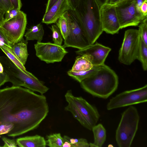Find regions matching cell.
<instances>
[{
    "mask_svg": "<svg viewBox=\"0 0 147 147\" xmlns=\"http://www.w3.org/2000/svg\"><path fill=\"white\" fill-rule=\"evenodd\" d=\"M46 97L26 88L13 86L0 89V125L11 123L7 136L14 138L37 127L47 116Z\"/></svg>",
    "mask_w": 147,
    "mask_h": 147,
    "instance_id": "6da1fadb",
    "label": "cell"
},
{
    "mask_svg": "<svg viewBox=\"0 0 147 147\" xmlns=\"http://www.w3.org/2000/svg\"><path fill=\"white\" fill-rule=\"evenodd\" d=\"M72 10L90 44L94 43L103 32L100 7L96 0H79Z\"/></svg>",
    "mask_w": 147,
    "mask_h": 147,
    "instance_id": "7a4b0ae2",
    "label": "cell"
},
{
    "mask_svg": "<svg viewBox=\"0 0 147 147\" xmlns=\"http://www.w3.org/2000/svg\"><path fill=\"white\" fill-rule=\"evenodd\" d=\"M82 88L93 96L106 99L117 90L118 77L115 72L105 64L80 83Z\"/></svg>",
    "mask_w": 147,
    "mask_h": 147,
    "instance_id": "3957f363",
    "label": "cell"
},
{
    "mask_svg": "<svg viewBox=\"0 0 147 147\" xmlns=\"http://www.w3.org/2000/svg\"><path fill=\"white\" fill-rule=\"evenodd\" d=\"M0 62L7 76L8 82H11L13 86H23L41 94L48 90V87L35 76H30L26 74L6 56H0Z\"/></svg>",
    "mask_w": 147,
    "mask_h": 147,
    "instance_id": "277c9868",
    "label": "cell"
},
{
    "mask_svg": "<svg viewBox=\"0 0 147 147\" xmlns=\"http://www.w3.org/2000/svg\"><path fill=\"white\" fill-rule=\"evenodd\" d=\"M140 119L137 109L132 105L122 113L115 134L119 147L131 146L138 129Z\"/></svg>",
    "mask_w": 147,
    "mask_h": 147,
    "instance_id": "5b68a950",
    "label": "cell"
},
{
    "mask_svg": "<svg viewBox=\"0 0 147 147\" xmlns=\"http://www.w3.org/2000/svg\"><path fill=\"white\" fill-rule=\"evenodd\" d=\"M65 97L69 99L77 108L81 117L80 123L86 129L92 130L100 117L96 107L90 104L82 97L74 96L70 90L67 91Z\"/></svg>",
    "mask_w": 147,
    "mask_h": 147,
    "instance_id": "8992f818",
    "label": "cell"
},
{
    "mask_svg": "<svg viewBox=\"0 0 147 147\" xmlns=\"http://www.w3.org/2000/svg\"><path fill=\"white\" fill-rule=\"evenodd\" d=\"M140 36L138 30L129 29L125 32L118 59L125 65H129L137 59Z\"/></svg>",
    "mask_w": 147,
    "mask_h": 147,
    "instance_id": "52a82bcc",
    "label": "cell"
},
{
    "mask_svg": "<svg viewBox=\"0 0 147 147\" xmlns=\"http://www.w3.org/2000/svg\"><path fill=\"white\" fill-rule=\"evenodd\" d=\"M120 29L129 26H137L147 17L136 9V0H126L114 4Z\"/></svg>",
    "mask_w": 147,
    "mask_h": 147,
    "instance_id": "ba28073f",
    "label": "cell"
},
{
    "mask_svg": "<svg viewBox=\"0 0 147 147\" xmlns=\"http://www.w3.org/2000/svg\"><path fill=\"white\" fill-rule=\"evenodd\" d=\"M147 85L136 89L125 91L111 98L107 105L108 110L146 102Z\"/></svg>",
    "mask_w": 147,
    "mask_h": 147,
    "instance_id": "9c48e42d",
    "label": "cell"
},
{
    "mask_svg": "<svg viewBox=\"0 0 147 147\" xmlns=\"http://www.w3.org/2000/svg\"><path fill=\"white\" fill-rule=\"evenodd\" d=\"M27 24L26 15L20 11L14 17L0 24L10 43L20 41L23 38Z\"/></svg>",
    "mask_w": 147,
    "mask_h": 147,
    "instance_id": "30bf717a",
    "label": "cell"
},
{
    "mask_svg": "<svg viewBox=\"0 0 147 147\" xmlns=\"http://www.w3.org/2000/svg\"><path fill=\"white\" fill-rule=\"evenodd\" d=\"M69 33L64 40V48L72 47L83 49L90 44L81 28L77 21L72 10H68Z\"/></svg>",
    "mask_w": 147,
    "mask_h": 147,
    "instance_id": "8fae6325",
    "label": "cell"
},
{
    "mask_svg": "<svg viewBox=\"0 0 147 147\" xmlns=\"http://www.w3.org/2000/svg\"><path fill=\"white\" fill-rule=\"evenodd\" d=\"M34 48L36 56L47 63L61 61L68 53L63 46L50 42H37Z\"/></svg>",
    "mask_w": 147,
    "mask_h": 147,
    "instance_id": "7c38bea8",
    "label": "cell"
},
{
    "mask_svg": "<svg viewBox=\"0 0 147 147\" xmlns=\"http://www.w3.org/2000/svg\"><path fill=\"white\" fill-rule=\"evenodd\" d=\"M100 15L103 31L111 34L118 33L120 28L115 5L103 4L100 7Z\"/></svg>",
    "mask_w": 147,
    "mask_h": 147,
    "instance_id": "4fadbf2b",
    "label": "cell"
},
{
    "mask_svg": "<svg viewBox=\"0 0 147 147\" xmlns=\"http://www.w3.org/2000/svg\"><path fill=\"white\" fill-rule=\"evenodd\" d=\"M111 49L100 44L96 43L90 44L85 48L76 51L80 55L87 57L94 66L104 64L105 60Z\"/></svg>",
    "mask_w": 147,
    "mask_h": 147,
    "instance_id": "5bb4252c",
    "label": "cell"
},
{
    "mask_svg": "<svg viewBox=\"0 0 147 147\" xmlns=\"http://www.w3.org/2000/svg\"><path fill=\"white\" fill-rule=\"evenodd\" d=\"M69 10L73 9L68 0H59L45 12L42 22L47 24L55 23L65 12Z\"/></svg>",
    "mask_w": 147,
    "mask_h": 147,
    "instance_id": "9a60e30c",
    "label": "cell"
},
{
    "mask_svg": "<svg viewBox=\"0 0 147 147\" xmlns=\"http://www.w3.org/2000/svg\"><path fill=\"white\" fill-rule=\"evenodd\" d=\"M16 141L18 146L21 147H45L47 145L44 138L38 135L20 137Z\"/></svg>",
    "mask_w": 147,
    "mask_h": 147,
    "instance_id": "2e32d148",
    "label": "cell"
},
{
    "mask_svg": "<svg viewBox=\"0 0 147 147\" xmlns=\"http://www.w3.org/2000/svg\"><path fill=\"white\" fill-rule=\"evenodd\" d=\"M28 40L23 38L16 43L11 44V48L18 58L25 65L28 55L27 46Z\"/></svg>",
    "mask_w": 147,
    "mask_h": 147,
    "instance_id": "e0dca14e",
    "label": "cell"
},
{
    "mask_svg": "<svg viewBox=\"0 0 147 147\" xmlns=\"http://www.w3.org/2000/svg\"><path fill=\"white\" fill-rule=\"evenodd\" d=\"M94 137L93 143H89L91 147H101L105 142L106 138V130L102 125L99 123L92 128Z\"/></svg>",
    "mask_w": 147,
    "mask_h": 147,
    "instance_id": "ac0fdd59",
    "label": "cell"
},
{
    "mask_svg": "<svg viewBox=\"0 0 147 147\" xmlns=\"http://www.w3.org/2000/svg\"><path fill=\"white\" fill-rule=\"evenodd\" d=\"M44 31L42 25L39 23L28 29L24 36L28 40H37L40 42L43 39Z\"/></svg>",
    "mask_w": 147,
    "mask_h": 147,
    "instance_id": "d6986e66",
    "label": "cell"
},
{
    "mask_svg": "<svg viewBox=\"0 0 147 147\" xmlns=\"http://www.w3.org/2000/svg\"><path fill=\"white\" fill-rule=\"evenodd\" d=\"M94 66L86 56L80 55L77 57L71 70L74 72H79L89 70Z\"/></svg>",
    "mask_w": 147,
    "mask_h": 147,
    "instance_id": "ffe728a7",
    "label": "cell"
},
{
    "mask_svg": "<svg viewBox=\"0 0 147 147\" xmlns=\"http://www.w3.org/2000/svg\"><path fill=\"white\" fill-rule=\"evenodd\" d=\"M0 48L6 55V56L24 73L30 76L33 75L26 70L24 65L18 58L11 48L0 42Z\"/></svg>",
    "mask_w": 147,
    "mask_h": 147,
    "instance_id": "44dd1931",
    "label": "cell"
},
{
    "mask_svg": "<svg viewBox=\"0 0 147 147\" xmlns=\"http://www.w3.org/2000/svg\"><path fill=\"white\" fill-rule=\"evenodd\" d=\"M69 14L65 12L55 22L59 29L64 40L67 38L69 33Z\"/></svg>",
    "mask_w": 147,
    "mask_h": 147,
    "instance_id": "7402d4cb",
    "label": "cell"
},
{
    "mask_svg": "<svg viewBox=\"0 0 147 147\" xmlns=\"http://www.w3.org/2000/svg\"><path fill=\"white\" fill-rule=\"evenodd\" d=\"M99 66H94L91 69L86 71L76 72L73 71L70 69L67 72V74L69 76L80 83L84 79L92 74L98 68Z\"/></svg>",
    "mask_w": 147,
    "mask_h": 147,
    "instance_id": "603a6c76",
    "label": "cell"
},
{
    "mask_svg": "<svg viewBox=\"0 0 147 147\" xmlns=\"http://www.w3.org/2000/svg\"><path fill=\"white\" fill-rule=\"evenodd\" d=\"M137 59L141 63L143 70L146 71L147 69V45L145 44L140 37Z\"/></svg>",
    "mask_w": 147,
    "mask_h": 147,
    "instance_id": "cb8c5ba5",
    "label": "cell"
},
{
    "mask_svg": "<svg viewBox=\"0 0 147 147\" xmlns=\"http://www.w3.org/2000/svg\"><path fill=\"white\" fill-rule=\"evenodd\" d=\"M47 138V145L50 147H62L65 140L60 133L50 134Z\"/></svg>",
    "mask_w": 147,
    "mask_h": 147,
    "instance_id": "d4e9b609",
    "label": "cell"
},
{
    "mask_svg": "<svg viewBox=\"0 0 147 147\" xmlns=\"http://www.w3.org/2000/svg\"><path fill=\"white\" fill-rule=\"evenodd\" d=\"M50 28L52 32L53 40L54 43L61 45L63 38L59 29L57 25L55 24L52 25Z\"/></svg>",
    "mask_w": 147,
    "mask_h": 147,
    "instance_id": "484cf974",
    "label": "cell"
},
{
    "mask_svg": "<svg viewBox=\"0 0 147 147\" xmlns=\"http://www.w3.org/2000/svg\"><path fill=\"white\" fill-rule=\"evenodd\" d=\"M138 31L140 36L145 44L147 45V18L144 20L139 24Z\"/></svg>",
    "mask_w": 147,
    "mask_h": 147,
    "instance_id": "4316f807",
    "label": "cell"
},
{
    "mask_svg": "<svg viewBox=\"0 0 147 147\" xmlns=\"http://www.w3.org/2000/svg\"><path fill=\"white\" fill-rule=\"evenodd\" d=\"M13 8L9 0H0V8L5 13Z\"/></svg>",
    "mask_w": 147,
    "mask_h": 147,
    "instance_id": "83f0119b",
    "label": "cell"
},
{
    "mask_svg": "<svg viewBox=\"0 0 147 147\" xmlns=\"http://www.w3.org/2000/svg\"><path fill=\"white\" fill-rule=\"evenodd\" d=\"M20 11L19 9L13 8L6 11L5 13L4 21H7L14 17L19 13Z\"/></svg>",
    "mask_w": 147,
    "mask_h": 147,
    "instance_id": "f1b7e54d",
    "label": "cell"
},
{
    "mask_svg": "<svg viewBox=\"0 0 147 147\" xmlns=\"http://www.w3.org/2000/svg\"><path fill=\"white\" fill-rule=\"evenodd\" d=\"M2 139L4 143L2 147H16L18 146L16 141L14 139H11L5 137H2Z\"/></svg>",
    "mask_w": 147,
    "mask_h": 147,
    "instance_id": "f546056e",
    "label": "cell"
},
{
    "mask_svg": "<svg viewBox=\"0 0 147 147\" xmlns=\"http://www.w3.org/2000/svg\"><path fill=\"white\" fill-rule=\"evenodd\" d=\"M0 42L11 48L10 44L5 33L0 28Z\"/></svg>",
    "mask_w": 147,
    "mask_h": 147,
    "instance_id": "4dcf8cb0",
    "label": "cell"
},
{
    "mask_svg": "<svg viewBox=\"0 0 147 147\" xmlns=\"http://www.w3.org/2000/svg\"><path fill=\"white\" fill-rule=\"evenodd\" d=\"M14 8L20 10L22 6V3L21 0H9Z\"/></svg>",
    "mask_w": 147,
    "mask_h": 147,
    "instance_id": "1f68e13d",
    "label": "cell"
},
{
    "mask_svg": "<svg viewBox=\"0 0 147 147\" xmlns=\"http://www.w3.org/2000/svg\"><path fill=\"white\" fill-rule=\"evenodd\" d=\"M8 82V78L6 74L4 72L0 73V87Z\"/></svg>",
    "mask_w": 147,
    "mask_h": 147,
    "instance_id": "d6a6232c",
    "label": "cell"
},
{
    "mask_svg": "<svg viewBox=\"0 0 147 147\" xmlns=\"http://www.w3.org/2000/svg\"><path fill=\"white\" fill-rule=\"evenodd\" d=\"M141 13L145 16H147V0H146L143 3L140 7Z\"/></svg>",
    "mask_w": 147,
    "mask_h": 147,
    "instance_id": "836d02e7",
    "label": "cell"
},
{
    "mask_svg": "<svg viewBox=\"0 0 147 147\" xmlns=\"http://www.w3.org/2000/svg\"><path fill=\"white\" fill-rule=\"evenodd\" d=\"M59 0H48L46 5L45 12L48 11L51 7Z\"/></svg>",
    "mask_w": 147,
    "mask_h": 147,
    "instance_id": "e575fe53",
    "label": "cell"
},
{
    "mask_svg": "<svg viewBox=\"0 0 147 147\" xmlns=\"http://www.w3.org/2000/svg\"><path fill=\"white\" fill-rule=\"evenodd\" d=\"M146 0H136V6L137 10L139 12H141L140 7L143 2Z\"/></svg>",
    "mask_w": 147,
    "mask_h": 147,
    "instance_id": "d590c367",
    "label": "cell"
},
{
    "mask_svg": "<svg viewBox=\"0 0 147 147\" xmlns=\"http://www.w3.org/2000/svg\"><path fill=\"white\" fill-rule=\"evenodd\" d=\"M79 0H68L69 2L74 10L77 6Z\"/></svg>",
    "mask_w": 147,
    "mask_h": 147,
    "instance_id": "8d00e7d4",
    "label": "cell"
},
{
    "mask_svg": "<svg viewBox=\"0 0 147 147\" xmlns=\"http://www.w3.org/2000/svg\"><path fill=\"white\" fill-rule=\"evenodd\" d=\"M5 13L0 8V24L2 23L4 21Z\"/></svg>",
    "mask_w": 147,
    "mask_h": 147,
    "instance_id": "74e56055",
    "label": "cell"
},
{
    "mask_svg": "<svg viewBox=\"0 0 147 147\" xmlns=\"http://www.w3.org/2000/svg\"><path fill=\"white\" fill-rule=\"evenodd\" d=\"M62 147H72V145L68 141L65 140Z\"/></svg>",
    "mask_w": 147,
    "mask_h": 147,
    "instance_id": "f35d334b",
    "label": "cell"
},
{
    "mask_svg": "<svg viewBox=\"0 0 147 147\" xmlns=\"http://www.w3.org/2000/svg\"><path fill=\"white\" fill-rule=\"evenodd\" d=\"M119 0H109L108 3L111 4H114L117 3Z\"/></svg>",
    "mask_w": 147,
    "mask_h": 147,
    "instance_id": "ab89813d",
    "label": "cell"
},
{
    "mask_svg": "<svg viewBox=\"0 0 147 147\" xmlns=\"http://www.w3.org/2000/svg\"><path fill=\"white\" fill-rule=\"evenodd\" d=\"M4 72L3 68L1 63L0 62V73H2Z\"/></svg>",
    "mask_w": 147,
    "mask_h": 147,
    "instance_id": "60d3db41",
    "label": "cell"
},
{
    "mask_svg": "<svg viewBox=\"0 0 147 147\" xmlns=\"http://www.w3.org/2000/svg\"><path fill=\"white\" fill-rule=\"evenodd\" d=\"M125 0H119L118 1L117 3H116L115 4H117V3H118L122 2L123 1H125Z\"/></svg>",
    "mask_w": 147,
    "mask_h": 147,
    "instance_id": "b9f144b4",
    "label": "cell"
},
{
    "mask_svg": "<svg viewBox=\"0 0 147 147\" xmlns=\"http://www.w3.org/2000/svg\"><path fill=\"white\" fill-rule=\"evenodd\" d=\"M0 147H2V146H0Z\"/></svg>",
    "mask_w": 147,
    "mask_h": 147,
    "instance_id": "7bdbcfd3",
    "label": "cell"
}]
</instances>
